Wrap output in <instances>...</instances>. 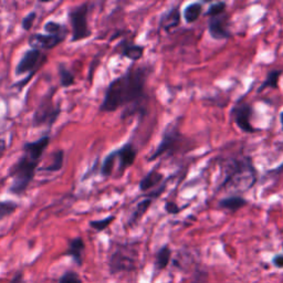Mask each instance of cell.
<instances>
[{
	"label": "cell",
	"mask_w": 283,
	"mask_h": 283,
	"mask_svg": "<svg viewBox=\"0 0 283 283\" xmlns=\"http://www.w3.org/2000/svg\"><path fill=\"white\" fill-rule=\"evenodd\" d=\"M60 111H61L60 106L53 105L51 95L43 97L40 105L38 106L37 111L35 112L34 119H32L34 126H39V125H43L46 123L52 125L58 118Z\"/></svg>",
	"instance_id": "8992f818"
},
{
	"label": "cell",
	"mask_w": 283,
	"mask_h": 283,
	"mask_svg": "<svg viewBox=\"0 0 283 283\" xmlns=\"http://www.w3.org/2000/svg\"><path fill=\"white\" fill-rule=\"evenodd\" d=\"M58 72L60 78V84H61L63 88H69V86L75 83L74 74L71 72L64 63H60L58 65Z\"/></svg>",
	"instance_id": "7402d4cb"
},
{
	"label": "cell",
	"mask_w": 283,
	"mask_h": 283,
	"mask_svg": "<svg viewBox=\"0 0 283 283\" xmlns=\"http://www.w3.org/2000/svg\"><path fill=\"white\" fill-rule=\"evenodd\" d=\"M41 56V51L36 50V49L27 50L24 53L23 58L20 59L17 67H16V75H23L31 72V71H35V69L39 65Z\"/></svg>",
	"instance_id": "30bf717a"
},
{
	"label": "cell",
	"mask_w": 283,
	"mask_h": 283,
	"mask_svg": "<svg viewBox=\"0 0 283 283\" xmlns=\"http://www.w3.org/2000/svg\"><path fill=\"white\" fill-rule=\"evenodd\" d=\"M21 281H23V274L19 272V273H17L13 277V280L10 283H21Z\"/></svg>",
	"instance_id": "836d02e7"
},
{
	"label": "cell",
	"mask_w": 283,
	"mask_h": 283,
	"mask_svg": "<svg viewBox=\"0 0 283 283\" xmlns=\"http://www.w3.org/2000/svg\"><path fill=\"white\" fill-rule=\"evenodd\" d=\"M89 4L84 3L80 6L72 8L69 12V19L72 27V40L73 42L80 41L89 38L92 31L89 27Z\"/></svg>",
	"instance_id": "277c9868"
},
{
	"label": "cell",
	"mask_w": 283,
	"mask_h": 283,
	"mask_svg": "<svg viewBox=\"0 0 283 283\" xmlns=\"http://www.w3.org/2000/svg\"><path fill=\"white\" fill-rule=\"evenodd\" d=\"M280 122L282 125V128H283V111L280 113Z\"/></svg>",
	"instance_id": "e575fe53"
},
{
	"label": "cell",
	"mask_w": 283,
	"mask_h": 283,
	"mask_svg": "<svg viewBox=\"0 0 283 283\" xmlns=\"http://www.w3.org/2000/svg\"><path fill=\"white\" fill-rule=\"evenodd\" d=\"M272 262H273V264L277 266V268H283V254L275 255L273 260H272Z\"/></svg>",
	"instance_id": "1f68e13d"
},
{
	"label": "cell",
	"mask_w": 283,
	"mask_h": 283,
	"mask_svg": "<svg viewBox=\"0 0 283 283\" xmlns=\"http://www.w3.org/2000/svg\"><path fill=\"white\" fill-rule=\"evenodd\" d=\"M58 283H82V281H81L79 274L75 273V272H67V273H64L60 277Z\"/></svg>",
	"instance_id": "f1b7e54d"
},
{
	"label": "cell",
	"mask_w": 283,
	"mask_h": 283,
	"mask_svg": "<svg viewBox=\"0 0 283 283\" xmlns=\"http://www.w3.org/2000/svg\"><path fill=\"white\" fill-rule=\"evenodd\" d=\"M165 210L167 214H170V215H177L179 214V211L182 210L181 207H178L177 204L175 203H172V201H167V203L165 204Z\"/></svg>",
	"instance_id": "4dcf8cb0"
},
{
	"label": "cell",
	"mask_w": 283,
	"mask_h": 283,
	"mask_svg": "<svg viewBox=\"0 0 283 283\" xmlns=\"http://www.w3.org/2000/svg\"><path fill=\"white\" fill-rule=\"evenodd\" d=\"M178 140H179V132L177 129V126L174 124L168 125L166 129L164 130V134H163V138L161 140L160 145L157 146V149L155 150L154 153L150 156L149 162H153L159 159V157L168 153V152L173 151L176 148Z\"/></svg>",
	"instance_id": "52a82bcc"
},
{
	"label": "cell",
	"mask_w": 283,
	"mask_h": 283,
	"mask_svg": "<svg viewBox=\"0 0 283 283\" xmlns=\"http://www.w3.org/2000/svg\"><path fill=\"white\" fill-rule=\"evenodd\" d=\"M45 30L48 35H67V29L64 28V26L56 21H48L45 25Z\"/></svg>",
	"instance_id": "484cf974"
},
{
	"label": "cell",
	"mask_w": 283,
	"mask_h": 283,
	"mask_svg": "<svg viewBox=\"0 0 283 283\" xmlns=\"http://www.w3.org/2000/svg\"><path fill=\"white\" fill-rule=\"evenodd\" d=\"M115 152H116V157L119 162L118 171L122 174L126 168L130 167L134 164L136 156H137V150H136V148L132 143H126L125 145H123L121 149L116 150Z\"/></svg>",
	"instance_id": "7c38bea8"
},
{
	"label": "cell",
	"mask_w": 283,
	"mask_h": 283,
	"mask_svg": "<svg viewBox=\"0 0 283 283\" xmlns=\"http://www.w3.org/2000/svg\"><path fill=\"white\" fill-rule=\"evenodd\" d=\"M5 152H6V140L0 138V157L5 154Z\"/></svg>",
	"instance_id": "d6a6232c"
},
{
	"label": "cell",
	"mask_w": 283,
	"mask_h": 283,
	"mask_svg": "<svg viewBox=\"0 0 283 283\" xmlns=\"http://www.w3.org/2000/svg\"><path fill=\"white\" fill-rule=\"evenodd\" d=\"M152 203H153V199L152 198H145L136 206V209L134 210V212L130 216V218L128 219V225L133 226L136 222H138V220L145 215V212L149 210V208L151 207Z\"/></svg>",
	"instance_id": "d6986e66"
},
{
	"label": "cell",
	"mask_w": 283,
	"mask_h": 283,
	"mask_svg": "<svg viewBox=\"0 0 283 283\" xmlns=\"http://www.w3.org/2000/svg\"><path fill=\"white\" fill-rule=\"evenodd\" d=\"M144 53V48L137 46V45H122V51L121 56L127 58L132 61H137Z\"/></svg>",
	"instance_id": "44dd1931"
},
{
	"label": "cell",
	"mask_w": 283,
	"mask_h": 283,
	"mask_svg": "<svg viewBox=\"0 0 283 283\" xmlns=\"http://www.w3.org/2000/svg\"><path fill=\"white\" fill-rule=\"evenodd\" d=\"M136 269L135 253L127 247L118 248L110 259V271L115 274L123 271H133Z\"/></svg>",
	"instance_id": "5b68a950"
},
{
	"label": "cell",
	"mask_w": 283,
	"mask_h": 283,
	"mask_svg": "<svg viewBox=\"0 0 283 283\" xmlns=\"http://www.w3.org/2000/svg\"><path fill=\"white\" fill-rule=\"evenodd\" d=\"M64 35H41L35 34L29 38V46L36 50H50L64 40Z\"/></svg>",
	"instance_id": "9c48e42d"
},
{
	"label": "cell",
	"mask_w": 283,
	"mask_h": 283,
	"mask_svg": "<svg viewBox=\"0 0 283 283\" xmlns=\"http://www.w3.org/2000/svg\"><path fill=\"white\" fill-rule=\"evenodd\" d=\"M226 7H227V4L226 3H216V4H212L211 6L207 10L206 15L208 16L210 18H214V17H218V16L224 15L226 12Z\"/></svg>",
	"instance_id": "4316f807"
},
{
	"label": "cell",
	"mask_w": 283,
	"mask_h": 283,
	"mask_svg": "<svg viewBox=\"0 0 283 283\" xmlns=\"http://www.w3.org/2000/svg\"><path fill=\"white\" fill-rule=\"evenodd\" d=\"M172 251L168 246H164L159 250V252L156 253V260H155V266L157 270H163L170 263Z\"/></svg>",
	"instance_id": "603a6c76"
},
{
	"label": "cell",
	"mask_w": 283,
	"mask_h": 283,
	"mask_svg": "<svg viewBox=\"0 0 283 283\" xmlns=\"http://www.w3.org/2000/svg\"><path fill=\"white\" fill-rule=\"evenodd\" d=\"M117 160L116 157V152L114 151L112 153L108 154L104 161L102 163V166H101V174L104 177H110L111 174L114 170V165H115V162Z\"/></svg>",
	"instance_id": "cb8c5ba5"
},
{
	"label": "cell",
	"mask_w": 283,
	"mask_h": 283,
	"mask_svg": "<svg viewBox=\"0 0 283 283\" xmlns=\"http://www.w3.org/2000/svg\"><path fill=\"white\" fill-rule=\"evenodd\" d=\"M18 208V204L12 200L0 201V220L10 216Z\"/></svg>",
	"instance_id": "d4e9b609"
},
{
	"label": "cell",
	"mask_w": 283,
	"mask_h": 283,
	"mask_svg": "<svg viewBox=\"0 0 283 283\" xmlns=\"http://www.w3.org/2000/svg\"><path fill=\"white\" fill-rule=\"evenodd\" d=\"M115 220V216H108L106 218L102 220H92L90 221V226L95 229L96 231H103L110 226L112 222Z\"/></svg>",
	"instance_id": "83f0119b"
},
{
	"label": "cell",
	"mask_w": 283,
	"mask_h": 283,
	"mask_svg": "<svg viewBox=\"0 0 283 283\" xmlns=\"http://www.w3.org/2000/svg\"><path fill=\"white\" fill-rule=\"evenodd\" d=\"M282 247H283V242H282Z\"/></svg>",
	"instance_id": "d590c367"
},
{
	"label": "cell",
	"mask_w": 283,
	"mask_h": 283,
	"mask_svg": "<svg viewBox=\"0 0 283 283\" xmlns=\"http://www.w3.org/2000/svg\"><path fill=\"white\" fill-rule=\"evenodd\" d=\"M163 179H164V175L162 173L157 170L151 171L139 182V190L140 192H148L152 188H156L157 185H160L163 182Z\"/></svg>",
	"instance_id": "9a60e30c"
},
{
	"label": "cell",
	"mask_w": 283,
	"mask_h": 283,
	"mask_svg": "<svg viewBox=\"0 0 283 283\" xmlns=\"http://www.w3.org/2000/svg\"><path fill=\"white\" fill-rule=\"evenodd\" d=\"M247 205L248 201L241 196H230V197H226L219 201L221 208L229 211H237Z\"/></svg>",
	"instance_id": "2e32d148"
},
{
	"label": "cell",
	"mask_w": 283,
	"mask_h": 283,
	"mask_svg": "<svg viewBox=\"0 0 283 283\" xmlns=\"http://www.w3.org/2000/svg\"><path fill=\"white\" fill-rule=\"evenodd\" d=\"M149 71L144 67L129 68L127 72L114 79L108 84L104 99L101 103L102 112H114L128 104L140 105L145 100V85Z\"/></svg>",
	"instance_id": "6da1fadb"
},
{
	"label": "cell",
	"mask_w": 283,
	"mask_h": 283,
	"mask_svg": "<svg viewBox=\"0 0 283 283\" xmlns=\"http://www.w3.org/2000/svg\"><path fill=\"white\" fill-rule=\"evenodd\" d=\"M224 181L220 188L232 192H246L257 182V171L249 156H236L226 161L224 166Z\"/></svg>",
	"instance_id": "3957f363"
},
{
	"label": "cell",
	"mask_w": 283,
	"mask_h": 283,
	"mask_svg": "<svg viewBox=\"0 0 283 283\" xmlns=\"http://www.w3.org/2000/svg\"><path fill=\"white\" fill-rule=\"evenodd\" d=\"M203 13V4L193 3L186 6L184 10V19L187 24H193L197 21Z\"/></svg>",
	"instance_id": "ac0fdd59"
},
{
	"label": "cell",
	"mask_w": 283,
	"mask_h": 283,
	"mask_svg": "<svg viewBox=\"0 0 283 283\" xmlns=\"http://www.w3.org/2000/svg\"><path fill=\"white\" fill-rule=\"evenodd\" d=\"M283 71L282 70H271L270 72L266 74L265 80L259 86L258 89V93H261V92L264 91L266 88H271V89H277V85H279V79L281 77Z\"/></svg>",
	"instance_id": "ffe728a7"
},
{
	"label": "cell",
	"mask_w": 283,
	"mask_h": 283,
	"mask_svg": "<svg viewBox=\"0 0 283 283\" xmlns=\"http://www.w3.org/2000/svg\"><path fill=\"white\" fill-rule=\"evenodd\" d=\"M64 163V152L59 150L56 151L52 154V160H51V164L42 166L40 168H38V171L40 172H49V173H54L58 172L62 168Z\"/></svg>",
	"instance_id": "e0dca14e"
},
{
	"label": "cell",
	"mask_w": 283,
	"mask_h": 283,
	"mask_svg": "<svg viewBox=\"0 0 283 283\" xmlns=\"http://www.w3.org/2000/svg\"><path fill=\"white\" fill-rule=\"evenodd\" d=\"M252 113V106L249 103H239V104L232 108L231 116L233 121L237 124V126L244 133H254L258 130L251 125Z\"/></svg>",
	"instance_id": "ba28073f"
},
{
	"label": "cell",
	"mask_w": 283,
	"mask_h": 283,
	"mask_svg": "<svg viewBox=\"0 0 283 283\" xmlns=\"http://www.w3.org/2000/svg\"><path fill=\"white\" fill-rule=\"evenodd\" d=\"M50 143V137L48 135L42 136L36 142H27L24 144V155L10 170V177L13 178V184L10 186V192L15 195H23L38 171V165L45 151Z\"/></svg>",
	"instance_id": "7a4b0ae2"
},
{
	"label": "cell",
	"mask_w": 283,
	"mask_h": 283,
	"mask_svg": "<svg viewBox=\"0 0 283 283\" xmlns=\"http://www.w3.org/2000/svg\"><path fill=\"white\" fill-rule=\"evenodd\" d=\"M36 18H37V14L35 12L29 13L28 15H27L26 17L23 19V23H21V26H23L24 30L29 31L32 28V26H34Z\"/></svg>",
	"instance_id": "f546056e"
},
{
	"label": "cell",
	"mask_w": 283,
	"mask_h": 283,
	"mask_svg": "<svg viewBox=\"0 0 283 283\" xmlns=\"http://www.w3.org/2000/svg\"><path fill=\"white\" fill-rule=\"evenodd\" d=\"M85 244L82 240V238H74L72 240H70L68 250L65 251V254L72 257V259L77 262V264L81 265L83 261V251H84Z\"/></svg>",
	"instance_id": "5bb4252c"
},
{
	"label": "cell",
	"mask_w": 283,
	"mask_h": 283,
	"mask_svg": "<svg viewBox=\"0 0 283 283\" xmlns=\"http://www.w3.org/2000/svg\"><path fill=\"white\" fill-rule=\"evenodd\" d=\"M208 31L210 36L216 40H224L230 38V31L228 29V18L224 14L218 17L209 18Z\"/></svg>",
	"instance_id": "8fae6325"
},
{
	"label": "cell",
	"mask_w": 283,
	"mask_h": 283,
	"mask_svg": "<svg viewBox=\"0 0 283 283\" xmlns=\"http://www.w3.org/2000/svg\"><path fill=\"white\" fill-rule=\"evenodd\" d=\"M179 24H181V10H179V7H174L163 15L160 25L162 29L168 32L175 29Z\"/></svg>",
	"instance_id": "4fadbf2b"
}]
</instances>
